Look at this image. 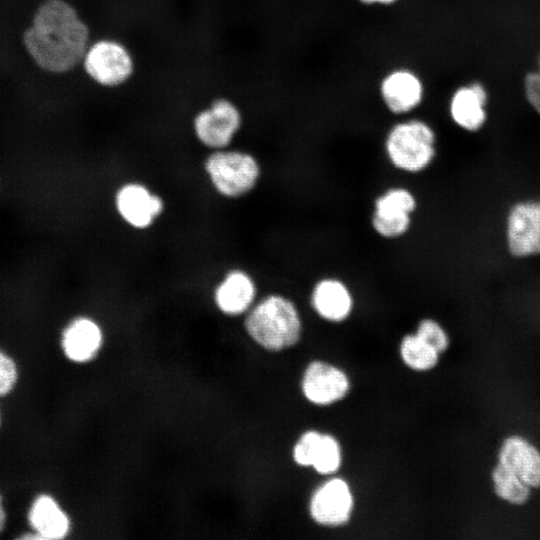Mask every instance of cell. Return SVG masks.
Segmentation results:
<instances>
[{
    "instance_id": "1",
    "label": "cell",
    "mask_w": 540,
    "mask_h": 540,
    "mask_svg": "<svg viewBox=\"0 0 540 540\" xmlns=\"http://www.w3.org/2000/svg\"><path fill=\"white\" fill-rule=\"evenodd\" d=\"M23 43L42 70L63 74L82 63L90 31L77 10L65 0H46L35 11Z\"/></svg>"
},
{
    "instance_id": "2",
    "label": "cell",
    "mask_w": 540,
    "mask_h": 540,
    "mask_svg": "<svg viewBox=\"0 0 540 540\" xmlns=\"http://www.w3.org/2000/svg\"><path fill=\"white\" fill-rule=\"evenodd\" d=\"M245 328L261 347L278 352L298 343L302 333V320L291 299L280 294H271L250 310L245 319Z\"/></svg>"
},
{
    "instance_id": "3",
    "label": "cell",
    "mask_w": 540,
    "mask_h": 540,
    "mask_svg": "<svg viewBox=\"0 0 540 540\" xmlns=\"http://www.w3.org/2000/svg\"><path fill=\"white\" fill-rule=\"evenodd\" d=\"M436 134L426 121L407 117L387 131L384 150L390 164L406 173L425 170L436 154Z\"/></svg>"
},
{
    "instance_id": "4",
    "label": "cell",
    "mask_w": 540,
    "mask_h": 540,
    "mask_svg": "<svg viewBox=\"0 0 540 540\" xmlns=\"http://www.w3.org/2000/svg\"><path fill=\"white\" fill-rule=\"evenodd\" d=\"M205 169L218 192L227 197L245 195L260 177L258 161L243 151H217L207 158Z\"/></svg>"
},
{
    "instance_id": "5",
    "label": "cell",
    "mask_w": 540,
    "mask_h": 540,
    "mask_svg": "<svg viewBox=\"0 0 540 540\" xmlns=\"http://www.w3.org/2000/svg\"><path fill=\"white\" fill-rule=\"evenodd\" d=\"M82 64L89 78L104 87L124 84L134 71L130 51L122 43L112 39H101L91 43Z\"/></svg>"
},
{
    "instance_id": "6",
    "label": "cell",
    "mask_w": 540,
    "mask_h": 540,
    "mask_svg": "<svg viewBox=\"0 0 540 540\" xmlns=\"http://www.w3.org/2000/svg\"><path fill=\"white\" fill-rule=\"evenodd\" d=\"M416 207L417 200L409 189L389 188L374 201L371 225L383 238H399L409 231L412 224L411 216Z\"/></svg>"
},
{
    "instance_id": "7",
    "label": "cell",
    "mask_w": 540,
    "mask_h": 540,
    "mask_svg": "<svg viewBox=\"0 0 540 540\" xmlns=\"http://www.w3.org/2000/svg\"><path fill=\"white\" fill-rule=\"evenodd\" d=\"M378 95L391 114L410 116L424 101L425 85L421 76L412 68L394 67L380 79Z\"/></svg>"
},
{
    "instance_id": "8",
    "label": "cell",
    "mask_w": 540,
    "mask_h": 540,
    "mask_svg": "<svg viewBox=\"0 0 540 540\" xmlns=\"http://www.w3.org/2000/svg\"><path fill=\"white\" fill-rule=\"evenodd\" d=\"M198 140L209 148L222 149L230 144L242 125V114L229 99H216L194 119Z\"/></svg>"
},
{
    "instance_id": "9",
    "label": "cell",
    "mask_w": 540,
    "mask_h": 540,
    "mask_svg": "<svg viewBox=\"0 0 540 540\" xmlns=\"http://www.w3.org/2000/svg\"><path fill=\"white\" fill-rule=\"evenodd\" d=\"M353 504L349 484L342 478L333 477L313 492L309 502V513L317 524L337 527L349 521Z\"/></svg>"
},
{
    "instance_id": "10",
    "label": "cell",
    "mask_w": 540,
    "mask_h": 540,
    "mask_svg": "<svg viewBox=\"0 0 540 540\" xmlns=\"http://www.w3.org/2000/svg\"><path fill=\"white\" fill-rule=\"evenodd\" d=\"M349 389L350 381L346 373L337 366L320 360L307 365L301 380L304 397L319 406L340 401Z\"/></svg>"
},
{
    "instance_id": "11",
    "label": "cell",
    "mask_w": 540,
    "mask_h": 540,
    "mask_svg": "<svg viewBox=\"0 0 540 540\" xmlns=\"http://www.w3.org/2000/svg\"><path fill=\"white\" fill-rule=\"evenodd\" d=\"M507 240L514 256L540 254V201L514 205L508 217Z\"/></svg>"
},
{
    "instance_id": "12",
    "label": "cell",
    "mask_w": 540,
    "mask_h": 540,
    "mask_svg": "<svg viewBox=\"0 0 540 540\" xmlns=\"http://www.w3.org/2000/svg\"><path fill=\"white\" fill-rule=\"evenodd\" d=\"M310 302L320 318L332 323L345 321L354 309L351 290L342 280L334 277L322 278L315 283Z\"/></svg>"
},
{
    "instance_id": "13",
    "label": "cell",
    "mask_w": 540,
    "mask_h": 540,
    "mask_svg": "<svg viewBox=\"0 0 540 540\" xmlns=\"http://www.w3.org/2000/svg\"><path fill=\"white\" fill-rule=\"evenodd\" d=\"M116 207L122 218L131 226L146 228L162 212L163 202L145 186L129 183L118 190Z\"/></svg>"
},
{
    "instance_id": "14",
    "label": "cell",
    "mask_w": 540,
    "mask_h": 540,
    "mask_svg": "<svg viewBox=\"0 0 540 540\" xmlns=\"http://www.w3.org/2000/svg\"><path fill=\"white\" fill-rule=\"evenodd\" d=\"M499 463L520 477L530 488L540 487V452L526 439L511 436L499 451Z\"/></svg>"
},
{
    "instance_id": "15",
    "label": "cell",
    "mask_w": 540,
    "mask_h": 540,
    "mask_svg": "<svg viewBox=\"0 0 540 540\" xmlns=\"http://www.w3.org/2000/svg\"><path fill=\"white\" fill-rule=\"evenodd\" d=\"M256 285L245 271L236 269L229 272L215 290V302L227 315H240L254 302Z\"/></svg>"
},
{
    "instance_id": "16",
    "label": "cell",
    "mask_w": 540,
    "mask_h": 540,
    "mask_svg": "<svg viewBox=\"0 0 540 540\" xmlns=\"http://www.w3.org/2000/svg\"><path fill=\"white\" fill-rule=\"evenodd\" d=\"M61 343L67 358L74 362H86L99 350L102 332L93 320L79 317L64 329Z\"/></svg>"
},
{
    "instance_id": "17",
    "label": "cell",
    "mask_w": 540,
    "mask_h": 540,
    "mask_svg": "<svg viewBox=\"0 0 540 540\" xmlns=\"http://www.w3.org/2000/svg\"><path fill=\"white\" fill-rule=\"evenodd\" d=\"M486 100V91L479 83L458 88L449 104L452 120L465 130L476 131L485 122Z\"/></svg>"
},
{
    "instance_id": "18",
    "label": "cell",
    "mask_w": 540,
    "mask_h": 540,
    "mask_svg": "<svg viewBox=\"0 0 540 540\" xmlns=\"http://www.w3.org/2000/svg\"><path fill=\"white\" fill-rule=\"evenodd\" d=\"M28 520L35 534L41 539H62L70 528L65 512L51 496L45 494L33 501Z\"/></svg>"
},
{
    "instance_id": "19",
    "label": "cell",
    "mask_w": 540,
    "mask_h": 540,
    "mask_svg": "<svg viewBox=\"0 0 540 540\" xmlns=\"http://www.w3.org/2000/svg\"><path fill=\"white\" fill-rule=\"evenodd\" d=\"M439 352L416 332L405 335L400 343V356L410 369L428 371L438 363Z\"/></svg>"
},
{
    "instance_id": "20",
    "label": "cell",
    "mask_w": 540,
    "mask_h": 540,
    "mask_svg": "<svg viewBox=\"0 0 540 540\" xmlns=\"http://www.w3.org/2000/svg\"><path fill=\"white\" fill-rule=\"evenodd\" d=\"M492 480L496 494L503 500L520 505L530 495V487L512 471L498 463L492 472Z\"/></svg>"
},
{
    "instance_id": "21",
    "label": "cell",
    "mask_w": 540,
    "mask_h": 540,
    "mask_svg": "<svg viewBox=\"0 0 540 540\" xmlns=\"http://www.w3.org/2000/svg\"><path fill=\"white\" fill-rule=\"evenodd\" d=\"M342 462V451L338 440L330 434L322 433L316 448L312 468L321 475H332Z\"/></svg>"
},
{
    "instance_id": "22",
    "label": "cell",
    "mask_w": 540,
    "mask_h": 540,
    "mask_svg": "<svg viewBox=\"0 0 540 540\" xmlns=\"http://www.w3.org/2000/svg\"><path fill=\"white\" fill-rule=\"evenodd\" d=\"M322 433L316 430L304 432L293 447V460L302 467H312L315 451Z\"/></svg>"
},
{
    "instance_id": "23",
    "label": "cell",
    "mask_w": 540,
    "mask_h": 540,
    "mask_svg": "<svg viewBox=\"0 0 540 540\" xmlns=\"http://www.w3.org/2000/svg\"><path fill=\"white\" fill-rule=\"evenodd\" d=\"M416 333L439 353L449 345V338L443 327L433 319L426 318L419 322Z\"/></svg>"
},
{
    "instance_id": "24",
    "label": "cell",
    "mask_w": 540,
    "mask_h": 540,
    "mask_svg": "<svg viewBox=\"0 0 540 540\" xmlns=\"http://www.w3.org/2000/svg\"><path fill=\"white\" fill-rule=\"evenodd\" d=\"M18 379V369L15 361L4 351L0 350V396L12 391Z\"/></svg>"
},
{
    "instance_id": "25",
    "label": "cell",
    "mask_w": 540,
    "mask_h": 540,
    "mask_svg": "<svg viewBox=\"0 0 540 540\" xmlns=\"http://www.w3.org/2000/svg\"><path fill=\"white\" fill-rule=\"evenodd\" d=\"M525 91L529 103L540 113V58L538 71L527 74L525 78Z\"/></svg>"
},
{
    "instance_id": "26",
    "label": "cell",
    "mask_w": 540,
    "mask_h": 540,
    "mask_svg": "<svg viewBox=\"0 0 540 540\" xmlns=\"http://www.w3.org/2000/svg\"><path fill=\"white\" fill-rule=\"evenodd\" d=\"M360 4L365 6H381L389 7L397 4L400 0H357Z\"/></svg>"
},
{
    "instance_id": "27",
    "label": "cell",
    "mask_w": 540,
    "mask_h": 540,
    "mask_svg": "<svg viewBox=\"0 0 540 540\" xmlns=\"http://www.w3.org/2000/svg\"><path fill=\"white\" fill-rule=\"evenodd\" d=\"M6 523V512L3 504V498L0 494V532L3 530Z\"/></svg>"
}]
</instances>
